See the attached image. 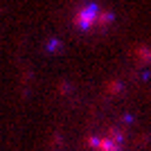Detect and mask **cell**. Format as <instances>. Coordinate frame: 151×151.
Masks as SVG:
<instances>
[{"mask_svg":"<svg viewBox=\"0 0 151 151\" xmlns=\"http://www.w3.org/2000/svg\"><path fill=\"white\" fill-rule=\"evenodd\" d=\"M77 25L81 27V29H93L95 25H99V27H106L111 20H113V14H108V12H101L99 7H95V5H88V7H83L81 12L77 14Z\"/></svg>","mask_w":151,"mask_h":151,"instance_id":"cell-1","label":"cell"},{"mask_svg":"<svg viewBox=\"0 0 151 151\" xmlns=\"http://www.w3.org/2000/svg\"><path fill=\"white\" fill-rule=\"evenodd\" d=\"M117 151H122V149H117Z\"/></svg>","mask_w":151,"mask_h":151,"instance_id":"cell-2","label":"cell"}]
</instances>
